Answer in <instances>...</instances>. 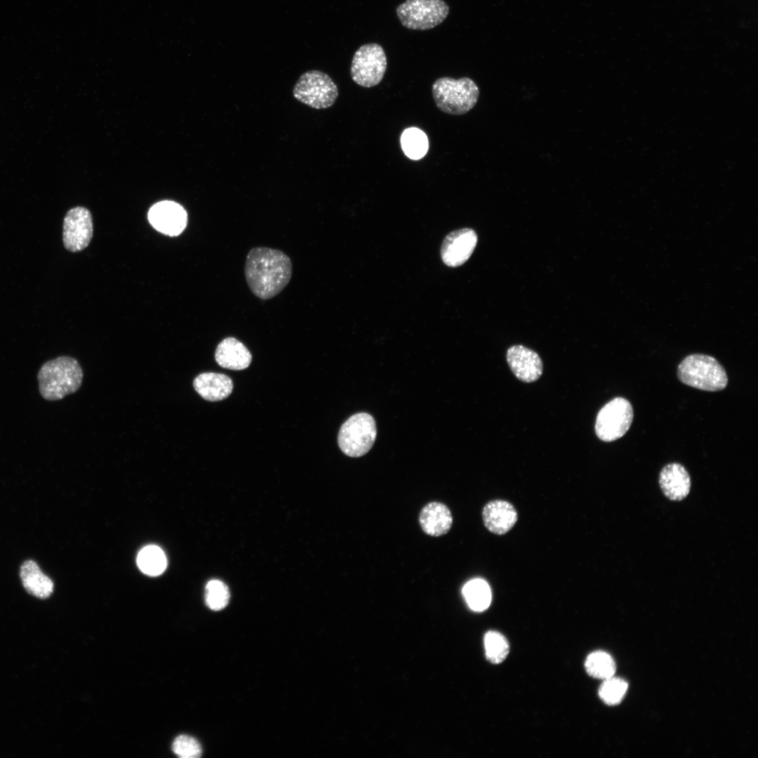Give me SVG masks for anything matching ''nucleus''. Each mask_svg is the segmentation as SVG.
<instances>
[{"instance_id": "1", "label": "nucleus", "mask_w": 758, "mask_h": 758, "mask_svg": "<svg viewBox=\"0 0 758 758\" xmlns=\"http://www.w3.org/2000/svg\"><path fill=\"white\" fill-rule=\"evenodd\" d=\"M293 272L290 258L283 251L269 247L252 248L245 262L246 283L254 295L271 299L289 283Z\"/></svg>"}, {"instance_id": "2", "label": "nucleus", "mask_w": 758, "mask_h": 758, "mask_svg": "<svg viewBox=\"0 0 758 758\" xmlns=\"http://www.w3.org/2000/svg\"><path fill=\"white\" fill-rule=\"evenodd\" d=\"M37 379L41 397L56 401L79 389L83 371L75 359L62 356L45 362L38 372Z\"/></svg>"}, {"instance_id": "3", "label": "nucleus", "mask_w": 758, "mask_h": 758, "mask_svg": "<svg viewBox=\"0 0 758 758\" xmlns=\"http://www.w3.org/2000/svg\"><path fill=\"white\" fill-rule=\"evenodd\" d=\"M434 102L441 112L462 115L471 110L477 104L479 90L475 82L468 77L455 79L444 77L437 79L432 86Z\"/></svg>"}, {"instance_id": "4", "label": "nucleus", "mask_w": 758, "mask_h": 758, "mask_svg": "<svg viewBox=\"0 0 758 758\" xmlns=\"http://www.w3.org/2000/svg\"><path fill=\"white\" fill-rule=\"evenodd\" d=\"M677 375L681 383L701 390L716 392L728 383L725 369L714 357L700 354L686 357L679 364Z\"/></svg>"}, {"instance_id": "5", "label": "nucleus", "mask_w": 758, "mask_h": 758, "mask_svg": "<svg viewBox=\"0 0 758 758\" xmlns=\"http://www.w3.org/2000/svg\"><path fill=\"white\" fill-rule=\"evenodd\" d=\"M293 95L298 101L312 108L324 109L333 105L338 90L328 74L314 69L301 74L293 87Z\"/></svg>"}, {"instance_id": "6", "label": "nucleus", "mask_w": 758, "mask_h": 758, "mask_svg": "<svg viewBox=\"0 0 758 758\" xmlns=\"http://www.w3.org/2000/svg\"><path fill=\"white\" fill-rule=\"evenodd\" d=\"M375 437L374 418L370 414L362 412L352 415L342 425L338 443L345 455L357 458L368 452Z\"/></svg>"}, {"instance_id": "7", "label": "nucleus", "mask_w": 758, "mask_h": 758, "mask_svg": "<svg viewBox=\"0 0 758 758\" xmlns=\"http://www.w3.org/2000/svg\"><path fill=\"white\" fill-rule=\"evenodd\" d=\"M396 13L406 28L427 30L446 18L449 6L444 0H406L397 7Z\"/></svg>"}, {"instance_id": "8", "label": "nucleus", "mask_w": 758, "mask_h": 758, "mask_svg": "<svg viewBox=\"0 0 758 758\" xmlns=\"http://www.w3.org/2000/svg\"><path fill=\"white\" fill-rule=\"evenodd\" d=\"M633 417V408L629 401L623 397L613 399L597 413L594 425L597 437L606 442L620 439L630 429Z\"/></svg>"}, {"instance_id": "9", "label": "nucleus", "mask_w": 758, "mask_h": 758, "mask_svg": "<svg viewBox=\"0 0 758 758\" xmlns=\"http://www.w3.org/2000/svg\"><path fill=\"white\" fill-rule=\"evenodd\" d=\"M386 69L387 58L383 47L375 43L366 44L354 54L350 75L357 84L371 88L382 81Z\"/></svg>"}, {"instance_id": "10", "label": "nucleus", "mask_w": 758, "mask_h": 758, "mask_svg": "<svg viewBox=\"0 0 758 758\" xmlns=\"http://www.w3.org/2000/svg\"><path fill=\"white\" fill-rule=\"evenodd\" d=\"M93 232L92 216L87 208L77 206L67 211L62 226V241L67 250L73 253L84 250L90 244Z\"/></svg>"}, {"instance_id": "11", "label": "nucleus", "mask_w": 758, "mask_h": 758, "mask_svg": "<svg viewBox=\"0 0 758 758\" xmlns=\"http://www.w3.org/2000/svg\"><path fill=\"white\" fill-rule=\"evenodd\" d=\"M148 220L157 231L173 237L179 235L185 229L187 215L181 205L174 201H163L150 208Z\"/></svg>"}, {"instance_id": "12", "label": "nucleus", "mask_w": 758, "mask_h": 758, "mask_svg": "<svg viewBox=\"0 0 758 758\" xmlns=\"http://www.w3.org/2000/svg\"><path fill=\"white\" fill-rule=\"evenodd\" d=\"M477 239V233L470 228L451 232L445 237L441 246L442 261L451 267L462 265L472 254Z\"/></svg>"}, {"instance_id": "13", "label": "nucleus", "mask_w": 758, "mask_h": 758, "mask_svg": "<svg viewBox=\"0 0 758 758\" xmlns=\"http://www.w3.org/2000/svg\"><path fill=\"white\" fill-rule=\"evenodd\" d=\"M507 361L515 377L524 383H533L540 378L543 364L535 351L521 345L508 348Z\"/></svg>"}, {"instance_id": "14", "label": "nucleus", "mask_w": 758, "mask_h": 758, "mask_svg": "<svg viewBox=\"0 0 758 758\" xmlns=\"http://www.w3.org/2000/svg\"><path fill=\"white\" fill-rule=\"evenodd\" d=\"M482 519L484 526L490 532L500 536L512 528L518 517L512 503L504 500H493L484 505Z\"/></svg>"}, {"instance_id": "15", "label": "nucleus", "mask_w": 758, "mask_h": 758, "mask_svg": "<svg viewBox=\"0 0 758 758\" xmlns=\"http://www.w3.org/2000/svg\"><path fill=\"white\" fill-rule=\"evenodd\" d=\"M659 484L667 498L679 501L689 493L691 478L682 465L672 463L665 465L660 471Z\"/></svg>"}, {"instance_id": "16", "label": "nucleus", "mask_w": 758, "mask_h": 758, "mask_svg": "<svg viewBox=\"0 0 758 758\" xmlns=\"http://www.w3.org/2000/svg\"><path fill=\"white\" fill-rule=\"evenodd\" d=\"M419 524L426 534L438 537L446 534L450 530L453 524V516L446 505L439 502H430L421 510Z\"/></svg>"}, {"instance_id": "17", "label": "nucleus", "mask_w": 758, "mask_h": 758, "mask_svg": "<svg viewBox=\"0 0 758 758\" xmlns=\"http://www.w3.org/2000/svg\"><path fill=\"white\" fill-rule=\"evenodd\" d=\"M215 359L222 368L239 371L248 367L252 356L241 342L235 338L227 337L218 345Z\"/></svg>"}, {"instance_id": "18", "label": "nucleus", "mask_w": 758, "mask_h": 758, "mask_svg": "<svg viewBox=\"0 0 758 758\" xmlns=\"http://www.w3.org/2000/svg\"><path fill=\"white\" fill-rule=\"evenodd\" d=\"M196 392L205 400L217 401L230 395L233 390L231 378L222 373H202L193 381Z\"/></svg>"}, {"instance_id": "19", "label": "nucleus", "mask_w": 758, "mask_h": 758, "mask_svg": "<svg viewBox=\"0 0 758 758\" xmlns=\"http://www.w3.org/2000/svg\"><path fill=\"white\" fill-rule=\"evenodd\" d=\"M20 578L26 591L39 599H47L53 592V580L44 573L33 560L22 563L20 568Z\"/></svg>"}, {"instance_id": "20", "label": "nucleus", "mask_w": 758, "mask_h": 758, "mask_svg": "<svg viewBox=\"0 0 758 758\" xmlns=\"http://www.w3.org/2000/svg\"><path fill=\"white\" fill-rule=\"evenodd\" d=\"M402 150L406 157L413 160L423 158L427 152L429 142L427 135L415 127L406 128L400 138Z\"/></svg>"}, {"instance_id": "21", "label": "nucleus", "mask_w": 758, "mask_h": 758, "mask_svg": "<svg viewBox=\"0 0 758 758\" xmlns=\"http://www.w3.org/2000/svg\"><path fill=\"white\" fill-rule=\"evenodd\" d=\"M137 564L144 573L150 576L161 574L166 568L167 560L164 551L156 545L142 548L137 557Z\"/></svg>"}, {"instance_id": "22", "label": "nucleus", "mask_w": 758, "mask_h": 758, "mask_svg": "<svg viewBox=\"0 0 758 758\" xmlns=\"http://www.w3.org/2000/svg\"><path fill=\"white\" fill-rule=\"evenodd\" d=\"M463 594L469 606L476 611L486 609L491 601L489 586L485 581L480 579H475L467 583L463 588Z\"/></svg>"}, {"instance_id": "23", "label": "nucleus", "mask_w": 758, "mask_h": 758, "mask_svg": "<svg viewBox=\"0 0 758 758\" xmlns=\"http://www.w3.org/2000/svg\"><path fill=\"white\" fill-rule=\"evenodd\" d=\"M585 667L589 675L599 679H606L616 672V664L613 658L604 651L591 653L586 658Z\"/></svg>"}, {"instance_id": "24", "label": "nucleus", "mask_w": 758, "mask_h": 758, "mask_svg": "<svg viewBox=\"0 0 758 758\" xmlns=\"http://www.w3.org/2000/svg\"><path fill=\"white\" fill-rule=\"evenodd\" d=\"M484 646L486 658L494 664L502 663L510 651L506 638L496 631H489L485 634Z\"/></svg>"}, {"instance_id": "25", "label": "nucleus", "mask_w": 758, "mask_h": 758, "mask_svg": "<svg viewBox=\"0 0 758 758\" xmlns=\"http://www.w3.org/2000/svg\"><path fill=\"white\" fill-rule=\"evenodd\" d=\"M230 600V591L227 585L219 580H211L206 585L205 601L207 606L213 611L224 609Z\"/></svg>"}, {"instance_id": "26", "label": "nucleus", "mask_w": 758, "mask_h": 758, "mask_svg": "<svg viewBox=\"0 0 758 758\" xmlns=\"http://www.w3.org/2000/svg\"><path fill=\"white\" fill-rule=\"evenodd\" d=\"M627 689L625 681L611 677L604 680L599 689V696L607 705H614L623 700Z\"/></svg>"}, {"instance_id": "27", "label": "nucleus", "mask_w": 758, "mask_h": 758, "mask_svg": "<svg viewBox=\"0 0 758 758\" xmlns=\"http://www.w3.org/2000/svg\"><path fill=\"white\" fill-rule=\"evenodd\" d=\"M173 752L182 758H197L201 757L202 749L200 743L194 738L181 735L178 736L172 745Z\"/></svg>"}]
</instances>
